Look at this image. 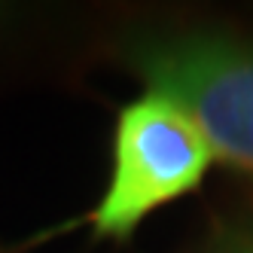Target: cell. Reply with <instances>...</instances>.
Returning a JSON list of instances; mask_svg holds the SVG:
<instances>
[{"mask_svg": "<svg viewBox=\"0 0 253 253\" xmlns=\"http://www.w3.org/2000/svg\"><path fill=\"white\" fill-rule=\"evenodd\" d=\"M125 61L147 92L177 101L202 128L213 162L253 177V43L216 31L143 34Z\"/></svg>", "mask_w": 253, "mask_h": 253, "instance_id": "1", "label": "cell"}, {"mask_svg": "<svg viewBox=\"0 0 253 253\" xmlns=\"http://www.w3.org/2000/svg\"><path fill=\"white\" fill-rule=\"evenodd\" d=\"M211 165L213 153L195 119L177 101L143 92L116 116L110 183L88 216L95 238H131L153 211L198 189Z\"/></svg>", "mask_w": 253, "mask_h": 253, "instance_id": "2", "label": "cell"}, {"mask_svg": "<svg viewBox=\"0 0 253 253\" xmlns=\"http://www.w3.org/2000/svg\"><path fill=\"white\" fill-rule=\"evenodd\" d=\"M202 253H253V220H229L211 232Z\"/></svg>", "mask_w": 253, "mask_h": 253, "instance_id": "3", "label": "cell"}, {"mask_svg": "<svg viewBox=\"0 0 253 253\" xmlns=\"http://www.w3.org/2000/svg\"><path fill=\"white\" fill-rule=\"evenodd\" d=\"M0 15H3V12H0Z\"/></svg>", "mask_w": 253, "mask_h": 253, "instance_id": "4", "label": "cell"}]
</instances>
